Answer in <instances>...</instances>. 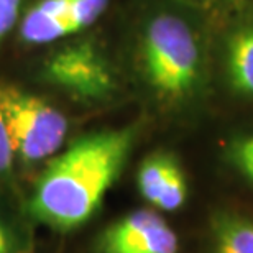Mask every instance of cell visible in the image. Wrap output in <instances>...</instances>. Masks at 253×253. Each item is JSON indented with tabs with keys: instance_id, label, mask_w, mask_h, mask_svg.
<instances>
[{
	"instance_id": "obj_1",
	"label": "cell",
	"mask_w": 253,
	"mask_h": 253,
	"mask_svg": "<svg viewBox=\"0 0 253 253\" xmlns=\"http://www.w3.org/2000/svg\"><path fill=\"white\" fill-rule=\"evenodd\" d=\"M133 140L135 126L95 131L76 140L38 178L30 214L59 232L85 224L122 173Z\"/></svg>"
},
{
	"instance_id": "obj_2",
	"label": "cell",
	"mask_w": 253,
	"mask_h": 253,
	"mask_svg": "<svg viewBox=\"0 0 253 253\" xmlns=\"http://www.w3.org/2000/svg\"><path fill=\"white\" fill-rule=\"evenodd\" d=\"M136 64L151 95L171 107L197 99L207 84V44L196 20L161 8L141 23Z\"/></svg>"
},
{
	"instance_id": "obj_3",
	"label": "cell",
	"mask_w": 253,
	"mask_h": 253,
	"mask_svg": "<svg viewBox=\"0 0 253 253\" xmlns=\"http://www.w3.org/2000/svg\"><path fill=\"white\" fill-rule=\"evenodd\" d=\"M0 105L13 156L23 163H38L58 153L69 130L61 110L15 87H0Z\"/></svg>"
},
{
	"instance_id": "obj_4",
	"label": "cell",
	"mask_w": 253,
	"mask_h": 253,
	"mask_svg": "<svg viewBox=\"0 0 253 253\" xmlns=\"http://www.w3.org/2000/svg\"><path fill=\"white\" fill-rule=\"evenodd\" d=\"M43 73L49 83L87 102L107 99L115 90V74L105 54L90 42L68 43L49 54Z\"/></svg>"
},
{
	"instance_id": "obj_5",
	"label": "cell",
	"mask_w": 253,
	"mask_h": 253,
	"mask_svg": "<svg viewBox=\"0 0 253 253\" xmlns=\"http://www.w3.org/2000/svg\"><path fill=\"white\" fill-rule=\"evenodd\" d=\"M179 239L158 212L140 209L107 227L97 240V253H178Z\"/></svg>"
},
{
	"instance_id": "obj_6",
	"label": "cell",
	"mask_w": 253,
	"mask_h": 253,
	"mask_svg": "<svg viewBox=\"0 0 253 253\" xmlns=\"http://www.w3.org/2000/svg\"><path fill=\"white\" fill-rule=\"evenodd\" d=\"M224 71L235 94L253 97V18L242 20L227 33Z\"/></svg>"
},
{
	"instance_id": "obj_7",
	"label": "cell",
	"mask_w": 253,
	"mask_h": 253,
	"mask_svg": "<svg viewBox=\"0 0 253 253\" xmlns=\"http://www.w3.org/2000/svg\"><path fill=\"white\" fill-rule=\"evenodd\" d=\"M214 253H253V219L235 212H217L211 220Z\"/></svg>"
},
{
	"instance_id": "obj_8",
	"label": "cell",
	"mask_w": 253,
	"mask_h": 253,
	"mask_svg": "<svg viewBox=\"0 0 253 253\" xmlns=\"http://www.w3.org/2000/svg\"><path fill=\"white\" fill-rule=\"evenodd\" d=\"M179 168L178 160L168 151H155L146 156L136 173V184L141 197L153 207L158 206L166 184Z\"/></svg>"
},
{
	"instance_id": "obj_9",
	"label": "cell",
	"mask_w": 253,
	"mask_h": 253,
	"mask_svg": "<svg viewBox=\"0 0 253 253\" xmlns=\"http://www.w3.org/2000/svg\"><path fill=\"white\" fill-rule=\"evenodd\" d=\"M73 30L66 18H51L30 8L20 23V37L30 44H46L71 37Z\"/></svg>"
},
{
	"instance_id": "obj_10",
	"label": "cell",
	"mask_w": 253,
	"mask_h": 253,
	"mask_svg": "<svg viewBox=\"0 0 253 253\" xmlns=\"http://www.w3.org/2000/svg\"><path fill=\"white\" fill-rule=\"evenodd\" d=\"M107 5L109 0H69V8L64 18L76 35L97 22L107 10Z\"/></svg>"
},
{
	"instance_id": "obj_11",
	"label": "cell",
	"mask_w": 253,
	"mask_h": 253,
	"mask_svg": "<svg viewBox=\"0 0 253 253\" xmlns=\"http://www.w3.org/2000/svg\"><path fill=\"white\" fill-rule=\"evenodd\" d=\"M227 158L242 176L253 183V131L230 141L227 148Z\"/></svg>"
},
{
	"instance_id": "obj_12",
	"label": "cell",
	"mask_w": 253,
	"mask_h": 253,
	"mask_svg": "<svg viewBox=\"0 0 253 253\" xmlns=\"http://www.w3.org/2000/svg\"><path fill=\"white\" fill-rule=\"evenodd\" d=\"M22 7L23 0H0V43L18 23Z\"/></svg>"
},
{
	"instance_id": "obj_13",
	"label": "cell",
	"mask_w": 253,
	"mask_h": 253,
	"mask_svg": "<svg viewBox=\"0 0 253 253\" xmlns=\"http://www.w3.org/2000/svg\"><path fill=\"white\" fill-rule=\"evenodd\" d=\"M186 8L206 15H220L237 7L242 0H179Z\"/></svg>"
},
{
	"instance_id": "obj_14",
	"label": "cell",
	"mask_w": 253,
	"mask_h": 253,
	"mask_svg": "<svg viewBox=\"0 0 253 253\" xmlns=\"http://www.w3.org/2000/svg\"><path fill=\"white\" fill-rule=\"evenodd\" d=\"M12 160H13V151L10 146L7 126H5V119H3V110L0 105V176L7 174L10 168H12Z\"/></svg>"
},
{
	"instance_id": "obj_15",
	"label": "cell",
	"mask_w": 253,
	"mask_h": 253,
	"mask_svg": "<svg viewBox=\"0 0 253 253\" xmlns=\"http://www.w3.org/2000/svg\"><path fill=\"white\" fill-rule=\"evenodd\" d=\"M12 250V244H10V235L7 229L3 227L2 220H0V253H10Z\"/></svg>"
}]
</instances>
